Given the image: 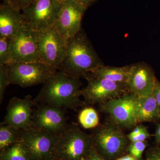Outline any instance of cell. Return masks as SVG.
Returning <instances> with one entry per match:
<instances>
[{
  "instance_id": "cell-19",
  "label": "cell",
  "mask_w": 160,
  "mask_h": 160,
  "mask_svg": "<svg viewBox=\"0 0 160 160\" xmlns=\"http://www.w3.org/2000/svg\"><path fill=\"white\" fill-rule=\"evenodd\" d=\"M0 160H30L28 150L20 140L0 152Z\"/></svg>"
},
{
  "instance_id": "cell-26",
  "label": "cell",
  "mask_w": 160,
  "mask_h": 160,
  "mask_svg": "<svg viewBox=\"0 0 160 160\" xmlns=\"http://www.w3.org/2000/svg\"><path fill=\"white\" fill-rule=\"evenodd\" d=\"M146 160H160V144H157L149 149Z\"/></svg>"
},
{
  "instance_id": "cell-22",
  "label": "cell",
  "mask_w": 160,
  "mask_h": 160,
  "mask_svg": "<svg viewBox=\"0 0 160 160\" xmlns=\"http://www.w3.org/2000/svg\"><path fill=\"white\" fill-rule=\"evenodd\" d=\"M11 63L10 38H0V65L7 66Z\"/></svg>"
},
{
  "instance_id": "cell-12",
  "label": "cell",
  "mask_w": 160,
  "mask_h": 160,
  "mask_svg": "<svg viewBox=\"0 0 160 160\" xmlns=\"http://www.w3.org/2000/svg\"><path fill=\"white\" fill-rule=\"evenodd\" d=\"M87 9L78 0H69L62 4L54 26L66 41L71 39L82 30V19Z\"/></svg>"
},
{
  "instance_id": "cell-9",
  "label": "cell",
  "mask_w": 160,
  "mask_h": 160,
  "mask_svg": "<svg viewBox=\"0 0 160 160\" xmlns=\"http://www.w3.org/2000/svg\"><path fill=\"white\" fill-rule=\"evenodd\" d=\"M137 96L127 92L100 104L101 110L109 115L111 120L120 127L129 128L138 124L136 118Z\"/></svg>"
},
{
  "instance_id": "cell-30",
  "label": "cell",
  "mask_w": 160,
  "mask_h": 160,
  "mask_svg": "<svg viewBox=\"0 0 160 160\" xmlns=\"http://www.w3.org/2000/svg\"><path fill=\"white\" fill-rule=\"evenodd\" d=\"M86 160H105L104 158L99 154L98 152L95 149L94 146L92 149L90 154Z\"/></svg>"
},
{
  "instance_id": "cell-20",
  "label": "cell",
  "mask_w": 160,
  "mask_h": 160,
  "mask_svg": "<svg viewBox=\"0 0 160 160\" xmlns=\"http://www.w3.org/2000/svg\"><path fill=\"white\" fill-rule=\"evenodd\" d=\"M22 129L14 126L1 124L0 126V151H2L19 141Z\"/></svg>"
},
{
  "instance_id": "cell-18",
  "label": "cell",
  "mask_w": 160,
  "mask_h": 160,
  "mask_svg": "<svg viewBox=\"0 0 160 160\" xmlns=\"http://www.w3.org/2000/svg\"><path fill=\"white\" fill-rule=\"evenodd\" d=\"M129 68L130 66L115 67L103 66L92 72L88 78L106 79L126 86Z\"/></svg>"
},
{
  "instance_id": "cell-25",
  "label": "cell",
  "mask_w": 160,
  "mask_h": 160,
  "mask_svg": "<svg viewBox=\"0 0 160 160\" xmlns=\"http://www.w3.org/2000/svg\"><path fill=\"white\" fill-rule=\"evenodd\" d=\"M34 0H3L4 2L8 3L9 5L21 11L30 5Z\"/></svg>"
},
{
  "instance_id": "cell-15",
  "label": "cell",
  "mask_w": 160,
  "mask_h": 160,
  "mask_svg": "<svg viewBox=\"0 0 160 160\" xmlns=\"http://www.w3.org/2000/svg\"><path fill=\"white\" fill-rule=\"evenodd\" d=\"M157 78L151 68L143 63L130 66L126 86L128 92L138 97L153 94Z\"/></svg>"
},
{
  "instance_id": "cell-5",
  "label": "cell",
  "mask_w": 160,
  "mask_h": 160,
  "mask_svg": "<svg viewBox=\"0 0 160 160\" xmlns=\"http://www.w3.org/2000/svg\"><path fill=\"white\" fill-rule=\"evenodd\" d=\"M6 66L10 84L23 88L44 84L57 69L41 61L17 62Z\"/></svg>"
},
{
  "instance_id": "cell-2",
  "label": "cell",
  "mask_w": 160,
  "mask_h": 160,
  "mask_svg": "<svg viewBox=\"0 0 160 160\" xmlns=\"http://www.w3.org/2000/svg\"><path fill=\"white\" fill-rule=\"evenodd\" d=\"M103 66L91 43L81 30L68 41L66 57L58 69L86 79L92 72Z\"/></svg>"
},
{
  "instance_id": "cell-24",
  "label": "cell",
  "mask_w": 160,
  "mask_h": 160,
  "mask_svg": "<svg viewBox=\"0 0 160 160\" xmlns=\"http://www.w3.org/2000/svg\"><path fill=\"white\" fill-rule=\"evenodd\" d=\"M147 144L145 142H132L128 148L129 154L136 158L138 160H142V157Z\"/></svg>"
},
{
  "instance_id": "cell-4",
  "label": "cell",
  "mask_w": 160,
  "mask_h": 160,
  "mask_svg": "<svg viewBox=\"0 0 160 160\" xmlns=\"http://www.w3.org/2000/svg\"><path fill=\"white\" fill-rule=\"evenodd\" d=\"M91 136L95 149L105 160L118 158L127 148V135L111 120L95 128Z\"/></svg>"
},
{
  "instance_id": "cell-29",
  "label": "cell",
  "mask_w": 160,
  "mask_h": 160,
  "mask_svg": "<svg viewBox=\"0 0 160 160\" xmlns=\"http://www.w3.org/2000/svg\"><path fill=\"white\" fill-rule=\"evenodd\" d=\"M145 127V126L144 125L141 124L138 125V126H137L130 133L127 135V137L128 138V140L130 141L132 138H134L138 134L144 129Z\"/></svg>"
},
{
  "instance_id": "cell-17",
  "label": "cell",
  "mask_w": 160,
  "mask_h": 160,
  "mask_svg": "<svg viewBox=\"0 0 160 160\" xmlns=\"http://www.w3.org/2000/svg\"><path fill=\"white\" fill-rule=\"evenodd\" d=\"M135 110L136 118L138 124L155 122L160 119L157 103L153 95L137 97Z\"/></svg>"
},
{
  "instance_id": "cell-1",
  "label": "cell",
  "mask_w": 160,
  "mask_h": 160,
  "mask_svg": "<svg viewBox=\"0 0 160 160\" xmlns=\"http://www.w3.org/2000/svg\"><path fill=\"white\" fill-rule=\"evenodd\" d=\"M43 84L34 100L35 104H46L65 109L86 106L80 98L82 84L79 78L62 70H57Z\"/></svg>"
},
{
  "instance_id": "cell-11",
  "label": "cell",
  "mask_w": 160,
  "mask_h": 160,
  "mask_svg": "<svg viewBox=\"0 0 160 160\" xmlns=\"http://www.w3.org/2000/svg\"><path fill=\"white\" fill-rule=\"evenodd\" d=\"M87 86L82 89V96L87 105L102 104L128 92L126 86L101 78L89 77Z\"/></svg>"
},
{
  "instance_id": "cell-3",
  "label": "cell",
  "mask_w": 160,
  "mask_h": 160,
  "mask_svg": "<svg viewBox=\"0 0 160 160\" xmlns=\"http://www.w3.org/2000/svg\"><path fill=\"white\" fill-rule=\"evenodd\" d=\"M93 147L91 136L72 123L58 136L53 160H86Z\"/></svg>"
},
{
  "instance_id": "cell-28",
  "label": "cell",
  "mask_w": 160,
  "mask_h": 160,
  "mask_svg": "<svg viewBox=\"0 0 160 160\" xmlns=\"http://www.w3.org/2000/svg\"><path fill=\"white\" fill-rule=\"evenodd\" d=\"M152 95L156 100L160 116V82L158 79L157 80L155 87Z\"/></svg>"
},
{
  "instance_id": "cell-6",
  "label": "cell",
  "mask_w": 160,
  "mask_h": 160,
  "mask_svg": "<svg viewBox=\"0 0 160 160\" xmlns=\"http://www.w3.org/2000/svg\"><path fill=\"white\" fill-rule=\"evenodd\" d=\"M35 33L41 62L58 69L66 57L68 41L54 26L43 31H35Z\"/></svg>"
},
{
  "instance_id": "cell-33",
  "label": "cell",
  "mask_w": 160,
  "mask_h": 160,
  "mask_svg": "<svg viewBox=\"0 0 160 160\" xmlns=\"http://www.w3.org/2000/svg\"><path fill=\"white\" fill-rule=\"evenodd\" d=\"M116 160H138L136 158L129 154L127 155L124 156L122 157L118 158Z\"/></svg>"
},
{
  "instance_id": "cell-14",
  "label": "cell",
  "mask_w": 160,
  "mask_h": 160,
  "mask_svg": "<svg viewBox=\"0 0 160 160\" xmlns=\"http://www.w3.org/2000/svg\"><path fill=\"white\" fill-rule=\"evenodd\" d=\"M35 103L30 95L24 98L13 97L10 100L5 118L1 124L25 130L33 126L32 114Z\"/></svg>"
},
{
  "instance_id": "cell-34",
  "label": "cell",
  "mask_w": 160,
  "mask_h": 160,
  "mask_svg": "<svg viewBox=\"0 0 160 160\" xmlns=\"http://www.w3.org/2000/svg\"><path fill=\"white\" fill-rule=\"evenodd\" d=\"M57 1L58 2L60 3H61V4H62L63 3L67 2V1H69V0H57Z\"/></svg>"
},
{
  "instance_id": "cell-7",
  "label": "cell",
  "mask_w": 160,
  "mask_h": 160,
  "mask_svg": "<svg viewBox=\"0 0 160 160\" xmlns=\"http://www.w3.org/2000/svg\"><path fill=\"white\" fill-rule=\"evenodd\" d=\"M62 6L57 0H34L22 10L24 22L35 31L50 29L54 26Z\"/></svg>"
},
{
  "instance_id": "cell-10",
  "label": "cell",
  "mask_w": 160,
  "mask_h": 160,
  "mask_svg": "<svg viewBox=\"0 0 160 160\" xmlns=\"http://www.w3.org/2000/svg\"><path fill=\"white\" fill-rule=\"evenodd\" d=\"M10 51L12 63L41 61L35 31L26 23L10 38Z\"/></svg>"
},
{
  "instance_id": "cell-27",
  "label": "cell",
  "mask_w": 160,
  "mask_h": 160,
  "mask_svg": "<svg viewBox=\"0 0 160 160\" xmlns=\"http://www.w3.org/2000/svg\"><path fill=\"white\" fill-rule=\"evenodd\" d=\"M151 136V135L149 133L147 128L145 127L138 134L132 138L130 141L131 142H145Z\"/></svg>"
},
{
  "instance_id": "cell-21",
  "label": "cell",
  "mask_w": 160,
  "mask_h": 160,
  "mask_svg": "<svg viewBox=\"0 0 160 160\" xmlns=\"http://www.w3.org/2000/svg\"><path fill=\"white\" fill-rule=\"evenodd\" d=\"M78 121L81 126L86 129L96 128L99 124L98 113L92 107H86L80 112Z\"/></svg>"
},
{
  "instance_id": "cell-23",
  "label": "cell",
  "mask_w": 160,
  "mask_h": 160,
  "mask_svg": "<svg viewBox=\"0 0 160 160\" xmlns=\"http://www.w3.org/2000/svg\"><path fill=\"white\" fill-rule=\"evenodd\" d=\"M10 84L7 66L0 65V102H2L5 91Z\"/></svg>"
},
{
  "instance_id": "cell-32",
  "label": "cell",
  "mask_w": 160,
  "mask_h": 160,
  "mask_svg": "<svg viewBox=\"0 0 160 160\" xmlns=\"http://www.w3.org/2000/svg\"><path fill=\"white\" fill-rule=\"evenodd\" d=\"M78 1L88 8L93 5L97 0H78Z\"/></svg>"
},
{
  "instance_id": "cell-16",
  "label": "cell",
  "mask_w": 160,
  "mask_h": 160,
  "mask_svg": "<svg viewBox=\"0 0 160 160\" xmlns=\"http://www.w3.org/2000/svg\"><path fill=\"white\" fill-rule=\"evenodd\" d=\"M25 23L19 10L4 2L0 6V38H11Z\"/></svg>"
},
{
  "instance_id": "cell-13",
  "label": "cell",
  "mask_w": 160,
  "mask_h": 160,
  "mask_svg": "<svg viewBox=\"0 0 160 160\" xmlns=\"http://www.w3.org/2000/svg\"><path fill=\"white\" fill-rule=\"evenodd\" d=\"M32 114V127L58 136L68 128L66 109L46 105L36 104Z\"/></svg>"
},
{
  "instance_id": "cell-8",
  "label": "cell",
  "mask_w": 160,
  "mask_h": 160,
  "mask_svg": "<svg viewBox=\"0 0 160 160\" xmlns=\"http://www.w3.org/2000/svg\"><path fill=\"white\" fill-rule=\"evenodd\" d=\"M58 136L32 127L22 130L20 141L28 150L30 160H53Z\"/></svg>"
},
{
  "instance_id": "cell-31",
  "label": "cell",
  "mask_w": 160,
  "mask_h": 160,
  "mask_svg": "<svg viewBox=\"0 0 160 160\" xmlns=\"http://www.w3.org/2000/svg\"><path fill=\"white\" fill-rule=\"evenodd\" d=\"M155 139L157 144H160V123L158 124L156 128Z\"/></svg>"
}]
</instances>
